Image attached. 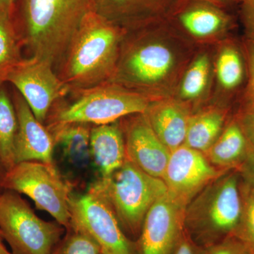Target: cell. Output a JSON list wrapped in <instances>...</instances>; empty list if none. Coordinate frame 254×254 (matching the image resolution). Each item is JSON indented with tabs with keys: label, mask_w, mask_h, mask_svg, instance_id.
Wrapping results in <instances>:
<instances>
[{
	"label": "cell",
	"mask_w": 254,
	"mask_h": 254,
	"mask_svg": "<svg viewBox=\"0 0 254 254\" xmlns=\"http://www.w3.org/2000/svg\"><path fill=\"white\" fill-rule=\"evenodd\" d=\"M230 106L209 103L190 115L185 143L205 153L221 134L228 122Z\"/></svg>",
	"instance_id": "21"
},
{
	"label": "cell",
	"mask_w": 254,
	"mask_h": 254,
	"mask_svg": "<svg viewBox=\"0 0 254 254\" xmlns=\"http://www.w3.org/2000/svg\"><path fill=\"white\" fill-rule=\"evenodd\" d=\"M69 208L70 227L89 235L100 246L102 254H136L110 202L95 183L85 194L71 196Z\"/></svg>",
	"instance_id": "9"
},
{
	"label": "cell",
	"mask_w": 254,
	"mask_h": 254,
	"mask_svg": "<svg viewBox=\"0 0 254 254\" xmlns=\"http://www.w3.org/2000/svg\"><path fill=\"white\" fill-rule=\"evenodd\" d=\"M215 46L199 47L185 68L174 95L195 111L211 100Z\"/></svg>",
	"instance_id": "18"
},
{
	"label": "cell",
	"mask_w": 254,
	"mask_h": 254,
	"mask_svg": "<svg viewBox=\"0 0 254 254\" xmlns=\"http://www.w3.org/2000/svg\"><path fill=\"white\" fill-rule=\"evenodd\" d=\"M93 4V0H18L12 17L23 48L57 71Z\"/></svg>",
	"instance_id": "2"
},
{
	"label": "cell",
	"mask_w": 254,
	"mask_h": 254,
	"mask_svg": "<svg viewBox=\"0 0 254 254\" xmlns=\"http://www.w3.org/2000/svg\"><path fill=\"white\" fill-rule=\"evenodd\" d=\"M102 254V253H101V254Z\"/></svg>",
	"instance_id": "38"
},
{
	"label": "cell",
	"mask_w": 254,
	"mask_h": 254,
	"mask_svg": "<svg viewBox=\"0 0 254 254\" xmlns=\"http://www.w3.org/2000/svg\"><path fill=\"white\" fill-rule=\"evenodd\" d=\"M4 171L1 167L0 166V184H1V180H2L3 175H4Z\"/></svg>",
	"instance_id": "37"
},
{
	"label": "cell",
	"mask_w": 254,
	"mask_h": 254,
	"mask_svg": "<svg viewBox=\"0 0 254 254\" xmlns=\"http://www.w3.org/2000/svg\"><path fill=\"white\" fill-rule=\"evenodd\" d=\"M247 65V82L243 93V101L254 100V43L245 41L243 44Z\"/></svg>",
	"instance_id": "30"
},
{
	"label": "cell",
	"mask_w": 254,
	"mask_h": 254,
	"mask_svg": "<svg viewBox=\"0 0 254 254\" xmlns=\"http://www.w3.org/2000/svg\"><path fill=\"white\" fill-rule=\"evenodd\" d=\"M68 94L72 96L69 101L63 98L53 105L47 119L48 125H107L129 115L145 113L153 101L148 97L112 82L70 91Z\"/></svg>",
	"instance_id": "4"
},
{
	"label": "cell",
	"mask_w": 254,
	"mask_h": 254,
	"mask_svg": "<svg viewBox=\"0 0 254 254\" xmlns=\"http://www.w3.org/2000/svg\"><path fill=\"white\" fill-rule=\"evenodd\" d=\"M240 5L241 22L245 41L254 43V0H242Z\"/></svg>",
	"instance_id": "31"
},
{
	"label": "cell",
	"mask_w": 254,
	"mask_h": 254,
	"mask_svg": "<svg viewBox=\"0 0 254 254\" xmlns=\"http://www.w3.org/2000/svg\"><path fill=\"white\" fill-rule=\"evenodd\" d=\"M90 153L101 178L110 176L123 166L126 149L120 121L92 127Z\"/></svg>",
	"instance_id": "20"
},
{
	"label": "cell",
	"mask_w": 254,
	"mask_h": 254,
	"mask_svg": "<svg viewBox=\"0 0 254 254\" xmlns=\"http://www.w3.org/2000/svg\"><path fill=\"white\" fill-rule=\"evenodd\" d=\"M54 138L55 145H60L64 154L72 165L83 166L90 153L92 125L82 123L58 124L47 125Z\"/></svg>",
	"instance_id": "23"
},
{
	"label": "cell",
	"mask_w": 254,
	"mask_h": 254,
	"mask_svg": "<svg viewBox=\"0 0 254 254\" xmlns=\"http://www.w3.org/2000/svg\"><path fill=\"white\" fill-rule=\"evenodd\" d=\"M22 43L11 11H0V86L6 83L10 71L22 61Z\"/></svg>",
	"instance_id": "25"
},
{
	"label": "cell",
	"mask_w": 254,
	"mask_h": 254,
	"mask_svg": "<svg viewBox=\"0 0 254 254\" xmlns=\"http://www.w3.org/2000/svg\"><path fill=\"white\" fill-rule=\"evenodd\" d=\"M242 213L234 236L242 241L251 254H254V189L244 180L241 182Z\"/></svg>",
	"instance_id": "26"
},
{
	"label": "cell",
	"mask_w": 254,
	"mask_h": 254,
	"mask_svg": "<svg viewBox=\"0 0 254 254\" xmlns=\"http://www.w3.org/2000/svg\"><path fill=\"white\" fill-rule=\"evenodd\" d=\"M0 189L26 195L37 208L49 213L66 230L69 228L72 188L54 164L39 161L16 163L4 173Z\"/></svg>",
	"instance_id": "7"
},
{
	"label": "cell",
	"mask_w": 254,
	"mask_h": 254,
	"mask_svg": "<svg viewBox=\"0 0 254 254\" xmlns=\"http://www.w3.org/2000/svg\"><path fill=\"white\" fill-rule=\"evenodd\" d=\"M251 148L235 116L228 120L221 134L205 155L217 168L238 170Z\"/></svg>",
	"instance_id": "22"
},
{
	"label": "cell",
	"mask_w": 254,
	"mask_h": 254,
	"mask_svg": "<svg viewBox=\"0 0 254 254\" xmlns=\"http://www.w3.org/2000/svg\"><path fill=\"white\" fill-rule=\"evenodd\" d=\"M247 82V65L243 46L232 37L215 46L214 83L210 103L230 106V100Z\"/></svg>",
	"instance_id": "17"
},
{
	"label": "cell",
	"mask_w": 254,
	"mask_h": 254,
	"mask_svg": "<svg viewBox=\"0 0 254 254\" xmlns=\"http://www.w3.org/2000/svg\"><path fill=\"white\" fill-rule=\"evenodd\" d=\"M204 254H251L247 246L234 235H229L222 240L207 247Z\"/></svg>",
	"instance_id": "28"
},
{
	"label": "cell",
	"mask_w": 254,
	"mask_h": 254,
	"mask_svg": "<svg viewBox=\"0 0 254 254\" xmlns=\"http://www.w3.org/2000/svg\"><path fill=\"white\" fill-rule=\"evenodd\" d=\"M2 235H1V232H0V254H12L11 252L8 251L6 247H5L4 243H3Z\"/></svg>",
	"instance_id": "36"
},
{
	"label": "cell",
	"mask_w": 254,
	"mask_h": 254,
	"mask_svg": "<svg viewBox=\"0 0 254 254\" xmlns=\"http://www.w3.org/2000/svg\"><path fill=\"white\" fill-rule=\"evenodd\" d=\"M192 113L190 107L170 97L153 100L143 113L160 141L171 152L185 143Z\"/></svg>",
	"instance_id": "19"
},
{
	"label": "cell",
	"mask_w": 254,
	"mask_h": 254,
	"mask_svg": "<svg viewBox=\"0 0 254 254\" xmlns=\"http://www.w3.org/2000/svg\"><path fill=\"white\" fill-rule=\"evenodd\" d=\"M239 173L244 180L254 189V148H251L245 161L238 168Z\"/></svg>",
	"instance_id": "32"
},
{
	"label": "cell",
	"mask_w": 254,
	"mask_h": 254,
	"mask_svg": "<svg viewBox=\"0 0 254 254\" xmlns=\"http://www.w3.org/2000/svg\"><path fill=\"white\" fill-rule=\"evenodd\" d=\"M18 131V118L12 96L0 86V166L5 172L16 165L15 142Z\"/></svg>",
	"instance_id": "24"
},
{
	"label": "cell",
	"mask_w": 254,
	"mask_h": 254,
	"mask_svg": "<svg viewBox=\"0 0 254 254\" xmlns=\"http://www.w3.org/2000/svg\"><path fill=\"white\" fill-rule=\"evenodd\" d=\"M65 230L40 218L17 192L0 193V232L12 254H52Z\"/></svg>",
	"instance_id": "8"
},
{
	"label": "cell",
	"mask_w": 254,
	"mask_h": 254,
	"mask_svg": "<svg viewBox=\"0 0 254 254\" xmlns=\"http://www.w3.org/2000/svg\"><path fill=\"white\" fill-rule=\"evenodd\" d=\"M186 208L168 193L156 200L145 215L138 254H173L185 229Z\"/></svg>",
	"instance_id": "13"
},
{
	"label": "cell",
	"mask_w": 254,
	"mask_h": 254,
	"mask_svg": "<svg viewBox=\"0 0 254 254\" xmlns=\"http://www.w3.org/2000/svg\"><path fill=\"white\" fill-rule=\"evenodd\" d=\"M101 249L89 235L70 227L55 247L52 254H100Z\"/></svg>",
	"instance_id": "27"
},
{
	"label": "cell",
	"mask_w": 254,
	"mask_h": 254,
	"mask_svg": "<svg viewBox=\"0 0 254 254\" xmlns=\"http://www.w3.org/2000/svg\"><path fill=\"white\" fill-rule=\"evenodd\" d=\"M173 254H197L196 247L185 227L177 242Z\"/></svg>",
	"instance_id": "33"
},
{
	"label": "cell",
	"mask_w": 254,
	"mask_h": 254,
	"mask_svg": "<svg viewBox=\"0 0 254 254\" xmlns=\"http://www.w3.org/2000/svg\"><path fill=\"white\" fill-rule=\"evenodd\" d=\"M198 48L168 20L127 31L110 82L153 100L173 97Z\"/></svg>",
	"instance_id": "1"
},
{
	"label": "cell",
	"mask_w": 254,
	"mask_h": 254,
	"mask_svg": "<svg viewBox=\"0 0 254 254\" xmlns=\"http://www.w3.org/2000/svg\"><path fill=\"white\" fill-rule=\"evenodd\" d=\"M95 185L110 202L123 231L133 236L140 235L148 210L168 193L162 179L145 173L127 160Z\"/></svg>",
	"instance_id": "6"
},
{
	"label": "cell",
	"mask_w": 254,
	"mask_h": 254,
	"mask_svg": "<svg viewBox=\"0 0 254 254\" xmlns=\"http://www.w3.org/2000/svg\"><path fill=\"white\" fill-rule=\"evenodd\" d=\"M18 0H0V11H11Z\"/></svg>",
	"instance_id": "35"
},
{
	"label": "cell",
	"mask_w": 254,
	"mask_h": 254,
	"mask_svg": "<svg viewBox=\"0 0 254 254\" xmlns=\"http://www.w3.org/2000/svg\"><path fill=\"white\" fill-rule=\"evenodd\" d=\"M6 83L14 86L35 117L43 124L53 105L70 91L54 66L36 57L23 58L10 71Z\"/></svg>",
	"instance_id": "10"
},
{
	"label": "cell",
	"mask_w": 254,
	"mask_h": 254,
	"mask_svg": "<svg viewBox=\"0 0 254 254\" xmlns=\"http://www.w3.org/2000/svg\"><path fill=\"white\" fill-rule=\"evenodd\" d=\"M230 170L214 166L204 153L184 144L171 151L162 180L169 194L187 206L203 189Z\"/></svg>",
	"instance_id": "11"
},
{
	"label": "cell",
	"mask_w": 254,
	"mask_h": 254,
	"mask_svg": "<svg viewBox=\"0 0 254 254\" xmlns=\"http://www.w3.org/2000/svg\"><path fill=\"white\" fill-rule=\"evenodd\" d=\"M240 174L232 170L211 182L187 205L185 227L207 247L232 235L242 213Z\"/></svg>",
	"instance_id": "5"
},
{
	"label": "cell",
	"mask_w": 254,
	"mask_h": 254,
	"mask_svg": "<svg viewBox=\"0 0 254 254\" xmlns=\"http://www.w3.org/2000/svg\"><path fill=\"white\" fill-rule=\"evenodd\" d=\"M120 122L126 160L145 173L162 179L171 152L153 131L145 114L129 115Z\"/></svg>",
	"instance_id": "14"
},
{
	"label": "cell",
	"mask_w": 254,
	"mask_h": 254,
	"mask_svg": "<svg viewBox=\"0 0 254 254\" xmlns=\"http://www.w3.org/2000/svg\"><path fill=\"white\" fill-rule=\"evenodd\" d=\"M205 1H208L209 2L213 3L217 6L227 9V8L231 7L235 5L240 4L242 0H205Z\"/></svg>",
	"instance_id": "34"
},
{
	"label": "cell",
	"mask_w": 254,
	"mask_h": 254,
	"mask_svg": "<svg viewBox=\"0 0 254 254\" xmlns=\"http://www.w3.org/2000/svg\"><path fill=\"white\" fill-rule=\"evenodd\" d=\"M126 33L93 10L88 13L57 70L70 91L111 81Z\"/></svg>",
	"instance_id": "3"
},
{
	"label": "cell",
	"mask_w": 254,
	"mask_h": 254,
	"mask_svg": "<svg viewBox=\"0 0 254 254\" xmlns=\"http://www.w3.org/2000/svg\"><path fill=\"white\" fill-rule=\"evenodd\" d=\"M168 21L198 47L216 46L236 26L227 9L205 0H184Z\"/></svg>",
	"instance_id": "12"
},
{
	"label": "cell",
	"mask_w": 254,
	"mask_h": 254,
	"mask_svg": "<svg viewBox=\"0 0 254 254\" xmlns=\"http://www.w3.org/2000/svg\"><path fill=\"white\" fill-rule=\"evenodd\" d=\"M184 0H93V10L127 31L168 20Z\"/></svg>",
	"instance_id": "15"
},
{
	"label": "cell",
	"mask_w": 254,
	"mask_h": 254,
	"mask_svg": "<svg viewBox=\"0 0 254 254\" xmlns=\"http://www.w3.org/2000/svg\"><path fill=\"white\" fill-rule=\"evenodd\" d=\"M235 118L249 143L254 148V100L244 101Z\"/></svg>",
	"instance_id": "29"
},
{
	"label": "cell",
	"mask_w": 254,
	"mask_h": 254,
	"mask_svg": "<svg viewBox=\"0 0 254 254\" xmlns=\"http://www.w3.org/2000/svg\"><path fill=\"white\" fill-rule=\"evenodd\" d=\"M11 96L18 118L15 142L16 164L26 161L53 163L56 145L48 127L35 117L17 91L14 89Z\"/></svg>",
	"instance_id": "16"
}]
</instances>
